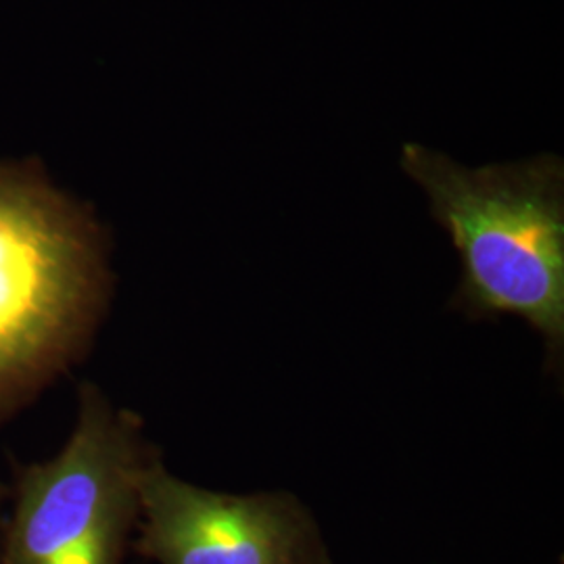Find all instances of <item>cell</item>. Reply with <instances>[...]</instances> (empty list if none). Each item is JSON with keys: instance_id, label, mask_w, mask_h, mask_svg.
I'll list each match as a JSON object with an SVG mask.
<instances>
[{"instance_id": "obj_1", "label": "cell", "mask_w": 564, "mask_h": 564, "mask_svg": "<svg viewBox=\"0 0 564 564\" xmlns=\"http://www.w3.org/2000/svg\"><path fill=\"white\" fill-rule=\"evenodd\" d=\"M113 291L93 212L34 165H0V424L88 354Z\"/></svg>"}, {"instance_id": "obj_2", "label": "cell", "mask_w": 564, "mask_h": 564, "mask_svg": "<svg viewBox=\"0 0 564 564\" xmlns=\"http://www.w3.org/2000/svg\"><path fill=\"white\" fill-rule=\"evenodd\" d=\"M403 172L431 203L435 223L460 253L452 303L473 321L517 316L550 358L564 345V165L545 153L517 163L466 167L408 142Z\"/></svg>"}, {"instance_id": "obj_3", "label": "cell", "mask_w": 564, "mask_h": 564, "mask_svg": "<svg viewBox=\"0 0 564 564\" xmlns=\"http://www.w3.org/2000/svg\"><path fill=\"white\" fill-rule=\"evenodd\" d=\"M155 452L137 412L82 383L76 426L57 456L15 473L2 564H123L141 514L142 468Z\"/></svg>"}, {"instance_id": "obj_4", "label": "cell", "mask_w": 564, "mask_h": 564, "mask_svg": "<svg viewBox=\"0 0 564 564\" xmlns=\"http://www.w3.org/2000/svg\"><path fill=\"white\" fill-rule=\"evenodd\" d=\"M139 502L132 550L153 563L333 564L321 524L289 491H209L172 475L155 452Z\"/></svg>"}, {"instance_id": "obj_5", "label": "cell", "mask_w": 564, "mask_h": 564, "mask_svg": "<svg viewBox=\"0 0 564 564\" xmlns=\"http://www.w3.org/2000/svg\"><path fill=\"white\" fill-rule=\"evenodd\" d=\"M7 502H9V489L0 484V564H2V533H4V519H7Z\"/></svg>"}]
</instances>
